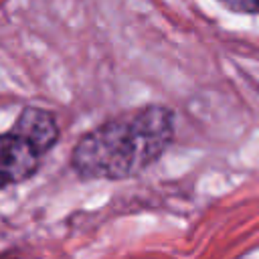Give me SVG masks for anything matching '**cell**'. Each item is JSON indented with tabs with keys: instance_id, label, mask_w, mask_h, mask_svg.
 <instances>
[{
	"instance_id": "cell-1",
	"label": "cell",
	"mask_w": 259,
	"mask_h": 259,
	"mask_svg": "<svg viewBox=\"0 0 259 259\" xmlns=\"http://www.w3.org/2000/svg\"><path fill=\"white\" fill-rule=\"evenodd\" d=\"M174 134L170 107L142 105L87 132L71 150V168L83 180H125L156 164Z\"/></svg>"
},
{
	"instance_id": "cell-2",
	"label": "cell",
	"mask_w": 259,
	"mask_h": 259,
	"mask_svg": "<svg viewBox=\"0 0 259 259\" xmlns=\"http://www.w3.org/2000/svg\"><path fill=\"white\" fill-rule=\"evenodd\" d=\"M47 150L22 127L12 123L0 134V190L20 184L36 174Z\"/></svg>"
},
{
	"instance_id": "cell-3",
	"label": "cell",
	"mask_w": 259,
	"mask_h": 259,
	"mask_svg": "<svg viewBox=\"0 0 259 259\" xmlns=\"http://www.w3.org/2000/svg\"><path fill=\"white\" fill-rule=\"evenodd\" d=\"M229 10L243 12V14H257L259 16V0H217Z\"/></svg>"
}]
</instances>
